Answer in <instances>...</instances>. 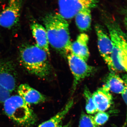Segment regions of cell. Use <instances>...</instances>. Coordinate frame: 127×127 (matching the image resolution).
I'll return each mask as SVG.
<instances>
[{
    "mask_svg": "<svg viewBox=\"0 0 127 127\" xmlns=\"http://www.w3.org/2000/svg\"><path fill=\"white\" fill-rule=\"evenodd\" d=\"M49 45L64 56L71 53L70 40L68 21L58 12H51L43 17Z\"/></svg>",
    "mask_w": 127,
    "mask_h": 127,
    "instance_id": "obj_1",
    "label": "cell"
},
{
    "mask_svg": "<svg viewBox=\"0 0 127 127\" xmlns=\"http://www.w3.org/2000/svg\"><path fill=\"white\" fill-rule=\"evenodd\" d=\"M47 53L36 45H26L20 48V61L29 73L41 78L51 75L52 68Z\"/></svg>",
    "mask_w": 127,
    "mask_h": 127,
    "instance_id": "obj_2",
    "label": "cell"
},
{
    "mask_svg": "<svg viewBox=\"0 0 127 127\" xmlns=\"http://www.w3.org/2000/svg\"><path fill=\"white\" fill-rule=\"evenodd\" d=\"M112 43V63L115 72L124 71L127 73V37L117 24L113 21L106 22Z\"/></svg>",
    "mask_w": 127,
    "mask_h": 127,
    "instance_id": "obj_3",
    "label": "cell"
},
{
    "mask_svg": "<svg viewBox=\"0 0 127 127\" xmlns=\"http://www.w3.org/2000/svg\"><path fill=\"white\" fill-rule=\"evenodd\" d=\"M3 103L6 114L19 125L29 127L37 122L35 114L19 95L10 96Z\"/></svg>",
    "mask_w": 127,
    "mask_h": 127,
    "instance_id": "obj_4",
    "label": "cell"
},
{
    "mask_svg": "<svg viewBox=\"0 0 127 127\" xmlns=\"http://www.w3.org/2000/svg\"><path fill=\"white\" fill-rule=\"evenodd\" d=\"M69 67L73 77L72 91L73 93L80 82L92 75L96 68L89 65L87 62L70 53L66 56Z\"/></svg>",
    "mask_w": 127,
    "mask_h": 127,
    "instance_id": "obj_5",
    "label": "cell"
},
{
    "mask_svg": "<svg viewBox=\"0 0 127 127\" xmlns=\"http://www.w3.org/2000/svg\"><path fill=\"white\" fill-rule=\"evenodd\" d=\"M100 0H58V13L67 20L74 18L81 10H92L96 7Z\"/></svg>",
    "mask_w": 127,
    "mask_h": 127,
    "instance_id": "obj_6",
    "label": "cell"
},
{
    "mask_svg": "<svg viewBox=\"0 0 127 127\" xmlns=\"http://www.w3.org/2000/svg\"><path fill=\"white\" fill-rule=\"evenodd\" d=\"M23 0H9L5 8L0 14V26L10 29L19 22Z\"/></svg>",
    "mask_w": 127,
    "mask_h": 127,
    "instance_id": "obj_7",
    "label": "cell"
},
{
    "mask_svg": "<svg viewBox=\"0 0 127 127\" xmlns=\"http://www.w3.org/2000/svg\"><path fill=\"white\" fill-rule=\"evenodd\" d=\"M95 30L97 36L98 47L100 55L111 72H115L111 59L113 46L111 38L100 25H96Z\"/></svg>",
    "mask_w": 127,
    "mask_h": 127,
    "instance_id": "obj_8",
    "label": "cell"
},
{
    "mask_svg": "<svg viewBox=\"0 0 127 127\" xmlns=\"http://www.w3.org/2000/svg\"><path fill=\"white\" fill-rule=\"evenodd\" d=\"M17 92L18 95L30 106L42 103L46 100L45 95L27 84L19 86Z\"/></svg>",
    "mask_w": 127,
    "mask_h": 127,
    "instance_id": "obj_9",
    "label": "cell"
},
{
    "mask_svg": "<svg viewBox=\"0 0 127 127\" xmlns=\"http://www.w3.org/2000/svg\"><path fill=\"white\" fill-rule=\"evenodd\" d=\"M92 95L98 111L105 112L112 104V96L105 85L98 88Z\"/></svg>",
    "mask_w": 127,
    "mask_h": 127,
    "instance_id": "obj_10",
    "label": "cell"
},
{
    "mask_svg": "<svg viewBox=\"0 0 127 127\" xmlns=\"http://www.w3.org/2000/svg\"><path fill=\"white\" fill-rule=\"evenodd\" d=\"M0 85L11 93L16 88V79L12 67L9 64L0 62Z\"/></svg>",
    "mask_w": 127,
    "mask_h": 127,
    "instance_id": "obj_11",
    "label": "cell"
},
{
    "mask_svg": "<svg viewBox=\"0 0 127 127\" xmlns=\"http://www.w3.org/2000/svg\"><path fill=\"white\" fill-rule=\"evenodd\" d=\"M89 37L85 33H82L77 36L76 40L71 46V53L78 57L87 61L90 56L88 43Z\"/></svg>",
    "mask_w": 127,
    "mask_h": 127,
    "instance_id": "obj_12",
    "label": "cell"
},
{
    "mask_svg": "<svg viewBox=\"0 0 127 127\" xmlns=\"http://www.w3.org/2000/svg\"><path fill=\"white\" fill-rule=\"evenodd\" d=\"M31 28L32 36L36 41V45L44 50L50 56L49 43L45 27L41 24L34 22L31 25Z\"/></svg>",
    "mask_w": 127,
    "mask_h": 127,
    "instance_id": "obj_13",
    "label": "cell"
},
{
    "mask_svg": "<svg viewBox=\"0 0 127 127\" xmlns=\"http://www.w3.org/2000/svg\"><path fill=\"white\" fill-rule=\"evenodd\" d=\"M104 85L109 91L114 93L122 95L125 89V84L123 79L115 72H111L105 80Z\"/></svg>",
    "mask_w": 127,
    "mask_h": 127,
    "instance_id": "obj_14",
    "label": "cell"
},
{
    "mask_svg": "<svg viewBox=\"0 0 127 127\" xmlns=\"http://www.w3.org/2000/svg\"><path fill=\"white\" fill-rule=\"evenodd\" d=\"M74 103L73 98L70 99L59 112L49 120L42 123L37 127H58L63 119L72 107Z\"/></svg>",
    "mask_w": 127,
    "mask_h": 127,
    "instance_id": "obj_15",
    "label": "cell"
},
{
    "mask_svg": "<svg viewBox=\"0 0 127 127\" xmlns=\"http://www.w3.org/2000/svg\"><path fill=\"white\" fill-rule=\"evenodd\" d=\"M92 9H84L80 11L75 17L78 28L82 32L88 31L92 23Z\"/></svg>",
    "mask_w": 127,
    "mask_h": 127,
    "instance_id": "obj_16",
    "label": "cell"
},
{
    "mask_svg": "<svg viewBox=\"0 0 127 127\" xmlns=\"http://www.w3.org/2000/svg\"><path fill=\"white\" fill-rule=\"evenodd\" d=\"M84 95L86 101V110L89 114H93L97 112L94 101L93 95L87 87L84 88Z\"/></svg>",
    "mask_w": 127,
    "mask_h": 127,
    "instance_id": "obj_17",
    "label": "cell"
},
{
    "mask_svg": "<svg viewBox=\"0 0 127 127\" xmlns=\"http://www.w3.org/2000/svg\"><path fill=\"white\" fill-rule=\"evenodd\" d=\"M79 127H100L94 120L93 116L91 114L82 113L80 117Z\"/></svg>",
    "mask_w": 127,
    "mask_h": 127,
    "instance_id": "obj_18",
    "label": "cell"
},
{
    "mask_svg": "<svg viewBox=\"0 0 127 127\" xmlns=\"http://www.w3.org/2000/svg\"><path fill=\"white\" fill-rule=\"evenodd\" d=\"M109 114L105 112L98 111L94 117V118L95 123L100 126L107 122L109 119Z\"/></svg>",
    "mask_w": 127,
    "mask_h": 127,
    "instance_id": "obj_19",
    "label": "cell"
},
{
    "mask_svg": "<svg viewBox=\"0 0 127 127\" xmlns=\"http://www.w3.org/2000/svg\"><path fill=\"white\" fill-rule=\"evenodd\" d=\"M123 79L124 82L125 87L124 92L122 95L123 100L124 101L126 106V118H125V120L124 124L122 127H124L127 124V73L124 75V76L123 77Z\"/></svg>",
    "mask_w": 127,
    "mask_h": 127,
    "instance_id": "obj_20",
    "label": "cell"
},
{
    "mask_svg": "<svg viewBox=\"0 0 127 127\" xmlns=\"http://www.w3.org/2000/svg\"><path fill=\"white\" fill-rule=\"evenodd\" d=\"M11 93L0 85V103H4L10 96Z\"/></svg>",
    "mask_w": 127,
    "mask_h": 127,
    "instance_id": "obj_21",
    "label": "cell"
},
{
    "mask_svg": "<svg viewBox=\"0 0 127 127\" xmlns=\"http://www.w3.org/2000/svg\"><path fill=\"white\" fill-rule=\"evenodd\" d=\"M124 23H125V27L127 30V7L126 8L125 11V16H124Z\"/></svg>",
    "mask_w": 127,
    "mask_h": 127,
    "instance_id": "obj_22",
    "label": "cell"
},
{
    "mask_svg": "<svg viewBox=\"0 0 127 127\" xmlns=\"http://www.w3.org/2000/svg\"><path fill=\"white\" fill-rule=\"evenodd\" d=\"M71 123L70 122L65 125H64V126H60V125H59L58 127H71Z\"/></svg>",
    "mask_w": 127,
    "mask_h": 127,
    "instance_id": "obj_23",
    "label": "cell"
},
{
    "mask_svg": "<svg viewBox=\"0 0 127 127\" xmlns=\"http://www.w3.org/2000/svg\"><path fill=\"white\" fill-rule=\"evenodd\" d=\"M124 127H127V124H126V126H125Z\"/></svg>",
    "mask_w": 127,
    "mask_h": 127,
    "instance_id": "obj_24",
    "label": "cell"
}]
</instances>
